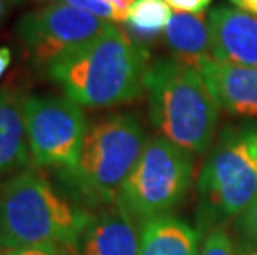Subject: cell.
Returning a JSON list of instances; mask_svg holds the SVG:
<instances>
[{
	"mask_svg": "<svg viewBox=\"0 0 257 255\" xmlns=\"http://www.w3.org/2000/svg\"><path fill=\"white\" fill-rule=\"evenodd\" d=\"M91 212L63 197L45 177L22 169L0 182V247L68 248Z\"/></svg>",
	"mask_w": 257,
	"mask_h": 255,
	"instance_id": "obj_2",
	"label": "cell"
},
{
	"mask_svg": "<svg viewBox=\"0 0 257 255\" xmlns=\"http://www.w3.org/2000/svg\"><path fill=\"white\" fill-rule=\"evenodd\" d=\"M221 110L242 118H257V67H242L204 58L196 67Z\"/></svg>",
	"mask_w": 257,
	"mask_h": 255,
	"instance_id": "obj_11",
	"label": "cell"
},
{
	"mask_svg": "<svg viewBox=\"0 0 257 255\" xmlns=\"http://www.w3.org/2000/svg\"><path fill=\"white\" fill-rule=\"evenodd\" d=\"M103 2L113 7V10L118 15V22H126L131 5H133L136 0H103Z\"/></svg>",
	"mask_w": 257,
	"mask_h": 255,
	"instance_id": "obj_21",
	"label": "cell"
},
{
	"mask_svg": "<svg viewBox=\"0 0 257 255\" xmlns=\"http://www.w3.org/2000/svg\"><path fill=\"white\" fill-rule=\"evenodd\" d=\"M237 255H257V245L252 242L240 240L237 245Z\"/></svg>",
	"mask_w": 257,
	"mask_h": 255,
	"instance_id": "obj_24",
	"label": "cell"
},
{
	"mask_svg": "<svg viewBox=\"0 0 257 255\" xmlns=\"http://www.w3.org/2000/svg\"><path fill=\"white\" fill-rule=\"evenodd\" d=\"M198 189L206 212L236 219L257 197V121L224 128L199 172Z\"/></svg>",
	"mask_w": 257,
	"mask_h": 255,
	"instance_id": "obj_5",
	"label": "cell"
},
{
	"mask_svg": "<svg viewBox=\"0 0 257 255\" xmlns=\"http://www.w3.org/2000/svg\"><path fill=\"white\" fill-rule=\"evenodd\" d=\"M176 14H202L212 0H165Z\"/></svg>",
	"mask_w": 257,
	"mask_h": 255,
	"instance_id": "obj_19",
	"label": "cell"
},
{
	"mask_svg": "<svg viewBox=\"0 0 257 255\" xmlns=\"http://www.w3.org/2000/svg\"><path fill=\"white\" fill-rule=\"evenodd\" d=\"M10 62H12V52H10V48L0 47V80L4 78L5 72L10 67Z\"/></svg>",
	"mask_w": 257,
	"mask_h": 255,
	"instance_id": "obj_22",
	"label": "cell"
},
{
	"mask_svg": "<svg viewBox=\"0 0 257 255\" xmlns=\"http://www.w3.org/2000/svg\"><path fill=\"white\" fill-rule=\"evenodd\" d=\"M140 255H198L199 234L188 222L163 215L140 225Z\"/></svg>",
	"mask_w": 257,
	"mask_h": 255,
	"instance_id": "obj_13",
	"label": "cell"
},
{
	"mask_svg": "<svg viewBox=\"0 0 257 255\" xmlns=\"http://www.w3.org/2000/svg\"><path fill=\"white\" fill-rule=\"evenodd\" d=\"M24 101L17 91L0 90V176L25 169L32 161Z\"/></svg>",
	"mask_w": 257,
	"mask_h": 255,
	"instance_id": "obj_12",
	"label": "cell"
},
{
	"mask_svg": "<svg viewBox=\"0 0 257 255\" xmlns=\"http://www.w3.org/2000/svg\"><path fill=\"white\" fill-rule=\"evenodd\" d=\"M211 57L222 63L257 67V15L217 5L207 14Z\"/></svg>",
	"mask_w": 257,
	"mask_h": 255,
	"instance_id": "obj_10",
	"label": "cell"
},
{
	"mask_svg": "<svg viewBox=\"0 0 257 255\" xmlns=\"http://www.w3.org/2000/svg\"><path fill=\"white\" fill-rule=\"evenodd\" d=\"M236 225L242 235V240L257 245V197L236 217Z\"/></svg>",
	"mask_w": 257,
	"mask_h": 255,
	"instance_id": "obj_18",
	"label": "cell"
},
{
	"mask_svg": "<svg viewBox=\"0 0 257 255\" xmlns=\"http://www.w3.org/2000/svg\"><path fill=\"white\" fill-rule=\"evenodd\" d=\"M231 4L244 12L257 15V0H231Z\"/></svg>",
	"mask_w": 257,
	"mask_h": 255,
	"instance_id": "obj_23",
	"label": "cell"
},
{
	"mask_svg": "<svg viewBox=\"0 0 257 255\" xmlns=\"http://www.w3.org/2000/svg\"><path fill=\"white\" fill-rule=\"evenodd\" d=\"M2 255H70L67 248L57 245L24 247V248H2Z\"/></svg>",
	"mask_w": 257,
	"mask_h": 255,
	"instance_id": "obj_20",
	"label": "cell"
},
{
	"mask_svg": "<svg viewBox=\"0 0 257 255\" xmlns=\"http://www.w3.org/2000/svg\"><path fill=\"white\" fill-rule=\"evenodd\" d=\"M12 2L14 0H0V24H2V20L5 19V15H7Z\"/></svg>",
	"mask_w": 257,
	"mask_h": 255,
	"instance_id": "obj_25",
	"label": "cell"
},
{
	"mask_svg": "<svg viewBox=\"0 0 257 255\" xmlns=\"http://www.w3.org/2000/svg\"><path fill=\"white\" fill-rule=\"evenodd\" d=\"M163 34L176 60L198 67L211 57L209 24L202 14H173Z\"/></svg>",
	"mask_w": 257,
	"mask_h": 255,
	"instance_id": "obj_14",
	"label": "cell"
},
{
	"mask_svg": "<svg viewBox=\"0 0 257 255\" xmlns=\"http://www.w3.org/2000/svg\"><path fill=\"white\" fill-rule=\"evenodd\" d=\"M140 224L121 205L100 209L93 214L70 255H140Z\"/></svg>",
	"mask_w": 257,
	"mask_h": 255,
	"instance_id": "obj_9",
	"label": "cell"
},
{
	"mask_svg": "<svg viewBox=\"0 0 257 255\" xmlns=\"http://www.w3.org/2000/svg\"><path fill=\"white\" fill-rule=\"evenodd\" d=\"M0 255H2V247H0Z\"/></svg>",
	"mask_w": 257,
	"mask_h": 255,
	"instance_id": "obj_26",
	"label": "cell"
},
{
	"mask_svg": "<svg viewBox=\"0 0 257 255\" xmlns=\"http://www.w3.org/2000/svg\"><path fill=\"white\" fill-rule=\"evenodd\" d=\"M145 93L158 136L193 156L211 149L221 108L198 68L176 58L158 60L146 72Z\"/></svg>",
	"mask_w": 257,
	"mask_h": 255,
	"instance_id": "obj_3",
	"label": "cell"
},
{
	"mask_svg": "<svg viewBox=\"0 0 257 255\" xmlns=\"http://www.w3.org/2000/svg\"><path fill=\"white\" fill-rule=\"evenodd\" d=\"M24 115L32 162L62 174L72 171L90 126L83 106L67 96H29Z\"/></svg>",
	"mask_w": 257,
	"mask_h": 255,
	"instance_id": "obj_7",
	"label": "cell"
},
{
	"mask_svg": "<svg viewBox=\"0 0 257 255\" xmlns=\"http://www.w3.org/2000/svg\"><path fill=\"white\" fill-rule=\"evenodd\" d=\"M148 139L135 115H108L88 126L78 162L63 176L86 205L100 209L116 205Z\"/></svg>",
	"mask_w": 257,
	"mask_h": 255,
	"instance_id": "obj_4",
	"label": "cell"
},
{
	"mask_svg": "<svg viewBox=\"0 0 257 255\" xmlns=\"http://www.w3.org/2000/svg\"><path fill=\"white\" fill-rule=\"evenodd\" d=\"M171 15V9L165 0H136L124 22V32L131 40L143 47L165 32Z\"/></svg>",
	"mask_w": 257,
	"mask_h": 255,
	"instance_id": "obj_15",
	"label": "cell"
},
{
	"mask_svg": "<svg viewBox=\"0 0 257 255\" xmlns=\"http://www.w3.org/2000/svg\"><path fill=\"white\" fill-rule=\"evenodd\" d=\"M108 25L110 22L83 10L48 2L22 15L15 35L32 63L47 70L53 62L98 37Z\"/></svg>",
	"mask_w": 257,
	"mask_h": 255,
	"instance_id": "obj_8",
	"label": "cell"
},
{
	"mask_svg": "<svg viewBox=\"0 0 257 255\" xmlns=\"http://www.w3.org/2000/svg\"><path fill=\"white\" fill-rule=\"evenodd\" d=\"M14 2H19V0H14Z\"/></svg>",
	"mask_w": 257,
	"mask_h": 255,
	"instance_id": "obj_27",
	"label": "cell"
},
{
	"mask_svg": "<svg viewBox=\"0 0 257 255\" xmlns=\"http://www.w3.org/2000/svg\"><path fill=\"white\" fill-rule=\"evenodd\" d=\"M198 255H237V245L221 227H214L202 238Z\"/></svg>",
	"mask_w": 257,
	"mask_h": 255,
	"instance_id": "obj_16",
	"label": "cell"
},
{
	"mask_svg": "<svg viewBox=\"0 0 257 255\" xmlns=\"http://www.w3.org/2000/svg\"><path fill=\"white\" fill-rule=\"evenodd\" d=\"M194 156L161 136L148 139L119 192L118 204L138 222L171 215L189 192Z\"/></svg>",
	"mask_w": 257,
	"mask_h": 255,
	"instance_id": "obj_6",
	"label": "cell"
},
{
	"mask_svg": "<svg viewBox=\"0 0 257 255\" xmlns=\"http://www.w3.org/2000/svg\"><path fill=\"white\" fill-rule=\"evenodd\" d=\"M48 2H58V4L70 5V7L88 12L105 22H110V24L111 22H118L116 12L113 10V7L103 2V0H48Z\"/></svg>",
	"mask_w": 257,
	"mask_h": 255,
	"instance_id": "obj_17",
	"label": "cell"
},
{
	"mask_svg": "<svg viewBox=\"0 0 257 255\" xmlns=\"http://www.w3.org/2000/svg\"><path fill=\"white\" fill-rule=\"evenodd\" d=\"M150 68L148 52L110 24L83 47L53 62L47 77L67 98L85 108H108L138 100Z\"/></svg>",
	"mask_w": 257,
	"mask_h": 255,
	"instance_id": "obj_1",
	"label": "cell"
}]
</instances>
